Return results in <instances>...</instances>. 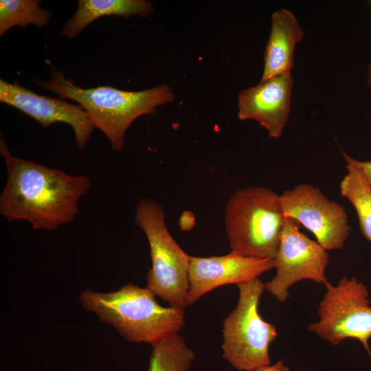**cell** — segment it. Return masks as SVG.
Returning a JSON list of instances; mask_svg holds the SVG:
<instances>
[{
	"instance_id": "obj_1",
	"label": "cell",
	"mask_w": 371,
	"mask_h": 371,
	"mask_svg": "<svg viewBox=\"0 0 371 371\" xmlns=\"http://www.w3.org/2000/svg\"><path fill=\"white\" fill-rule=\"evenodd\" d=\"M0 154L6 168V182L0 195V214L7 221H27L34 230L54 231L72 222L78 202L91 187L89 177L14 156L4 139Z\"/></svg>"
},
{
	"instance_id": "obj_2",
	"label": "cell",
	"mask_w": 371,
	"mask_h": 371,
	"mask_svg": "<svg viewBox=\"0 0 371 371\" xmlns=\"http://www.w3.org/2000/svg\"><path fill=\"white\" fill-rule=\"evenodd\" d=\"M47 63L51 67L49 80L34 79L35 83L55 93L59 98L77 102L87 112L93 126L109 139L113 152L123 149L126 133L136 119L153 114L157 107L172 102L175 97L172 88L166 85L137 91L108 85L83 89L67 79L48 60Z\"/></svg>"
},
{
	"instance_id": "obj_3",
	"label": "cell",
	"mask_w": 371,
	"mask_h": 371,
	"mask_svg": "<svg viewBox=\"0 0 371 371\" xmlns=\"http://www.w3.org/2000/svg\"><path fill=\"white\" fill-rule=\"evenodd\" d=\"M82 306L114 328L126 340L152 346L185 324L184 310L161 306L146 287L131 283L107 293L86 289L79 295Z\"/></svg>"
},
{
	"instance_id": "obj_4",
	"label": "cell",
	"mask_w": 371,
	"mask_h": 371,
	"mask_svg": "<svg viewBox=\"0 0 371 371\" xmlns=\"http://www.w3.org/2000/svg\"><path fill=\"white\" fill-rule=\"evenodd\" d=\"M285 218L280 196L273 190L250 187L236 191L225 210L231 252L274 259Z\"/></svg>"
},
{
	"instance_id": "obj_5",
	"label": "cell",
	"mask_w": 371,
	"mask_h": 371,
	"mask_svg": "<svg viewBox=\"0 0 371 371\" xmlns=\"http://www.w3.org/2000/svg\"><path fill=\"white\" fill-rule=\"evenodd\" d=\"M135 223L147 238L152 267L146 275V288L170 306L184 310L189 289L191 256L170 235L162 206L142 199L135 207Z\"/></svg>"
},
{
	"instance_id": "obj_6",
	"label": "cell",
	"mask_w": 371,
	"mask_h": 371,
	"mask_svg": "<svg viewBox=\"0 0 371 371\" xmlns=\"http://www.w3.org/2000/svg\"><path fill=\"white\" fill-rule=\"evenodd\" d=\"M237 286L238 302L223 322L221 347L223 357L234 368L251 371L270 364L269 348L278 333L259 313L265 283L258 278Z\"/></svg>"
},
{
	"instance_id": "obj_7",
	"label": "cell",
	"mask_w": 371,
	"mask_h": 371,
	"mask_svg": "<svg viewBox=\"0 0 371 371\" xmlns=\"http://www.w3.org/2000/svg\"><path fill=\"white\" fill-rule=\"evenodd\" d=\"M325 285L326 292L317 311L319 320L311 324L308 330L333 346L356 339L370 352L371 306L366 286L346 276L335 286L328 282Z\"/></svg>"
},
{
	"instance_id": "obj_8",
	"label": "cell",
	"mask_w": 371,
	"mask_h": 371,
	"mask_svg": "<svg viewBox=\"0 0 371 371\" xmlns=\"http://www.w3.org/2000/svg\"><path fill=\"white\" fill-rule=\"evenodd\" d=\"M317 241L300 230L299 223L286 217L278 251L274 258L276 273L265 289L280 302L289 297V289L302 280L326 284L328 254Z\"/></svg>"
},
{
	"instance_id": "obj_9",
	"label": "cell",
	"mask_w": 371,
	"mask_h": 371,
	"mask_svg": "<svg viewBox=\"0 0 371 371\" xmlns=\"http://www.w3.org/2000/svg\"><path fill=\"white\" fill-rule=\"evenodd\" d=\"M285 217H290L311 231L326 250L343 247L350 232L344 207L330 201L321 190L302 183L280 195Z\"/></svg>"
},
{
	"instance_id": "obj_10",
	"label": "cell",
	"mask_w": 371,
	"mask_h": 371,
	"mask_svg": "<svg viewBox=\"0 0 371 371\" xmlns=\"http://www.w3.org/2000/svg\"><path fill=\"white\" fill-rule=\"evenodd\" d=\"M0 102L17 109L45 127L56 122L70 125L80 149L85 148L94 129L80 105L68 103L61 98L39 95L16 82L10 83L0 79Z\"/></svg>"
},
{
	"instance_id": "obj_11",
	"label": "cell",
	"mask_w": 371,
	"mask_h": 371,
	"mask_svg": "<svg viewBox=\"0 0 371 371\" xmlns=\"http://www.w3.org/2000/svg\"><path fill=\"white\" fill-rule=\"evenodd\" d=\"M274 267V259L246 256L232 252L221 256H191L187 305H192L217 287L248 282Z\"/></svg>"
},
{
	"instance_id": "obj_12",
	"label": "cell",
	"mask_w": 371,
	"mask_h": 371,
	"mask_svg": "<svg viewBox=\"0 0 371 371\" xmlns=\"http://www.w3.org/2000/svg\"><path fill=\"white\" fill-rule=\"evenodd\" d=\"M293 85L288 71L243 90L238 96V118L256 120L270 137H280L290 113Z\"/></svg>"
},
{
	"instance_id": "obj_13",
	"label": "cell",
	"mask_w": 371,
	"mask_h": 371,
	"mask_svg": "<svg viewBox=\"0 0 371 371\" xmlns=\"http://www.w3.org/2000/svg\"><path fill=\"white\" fill-rule=\"evenodd\" d=\"M304 36V30L291 10L280 8L272 14L260 80L291 71L295 47Z\"/></svg>"
},
{
	"instance_id": "obj_14",
	"label": "cell",
	"mask_w": 371,
	"mask_h": 371,
	"mask_svg": "<svg viewBox=\"0 0 371 371\" xmlns=\"http://www.w3.org/2000/svg\"><path fill=\"white\" fill-rule=\"evenodd\" d=\"M74 16L63 25L62 34L72 39L88 25L104 16H121L127 19L133 16L147 18L153 12V3L147 0H78Z\"/></svg>"
},
{
	"instance_id": "obj_15",
	"label": "cell",
	"mask_w": 371,
	"mask_h": 371,
	"mask_svg": "<svg viewBox=\"0 0 371 371\" xmlns=\"http://www.w3.org/2000/svg\"><path fill=\"white\" fill-rule=\"evenodd\" d=\"M348 173L340 183V192L354 206L363 235L371 243V186L363 172L342 151Z\"/></svg>"
},
{
	"instance_id": "obj_16",
	"label": "cell",
	"mask_w": 371,
	"mask_h": 371,
	"mask_svg": "<svg viewBox=\"0 0 371 371\" xmlns=\"http://www.w3.org/2000/svg\"><path fill=\"white\" fill-rule=\"evenodd\" d=\"M148 371H188L195 359L194 351L179 333L152 346Z\"/></svg>"
},
{
	"instance_id": "obj_17",
	"label": "cell",
	"mask_w": 371,
	"mask_h": 371,
	"mask_svg": "<svg viewBox=\"0 0 371 371\" xmlns=\"http://www.w3.org/2000/svg\"><path fill=\"white\" fill-rule=\"evenodd\" d=\"M39 0H1L0 36L14 26L34 25L38 29L47 26L52 13L39 6Z\"/></svg>"
},
{
	"instance_id": "obj_18",
	"label": "cell",
	"mask_w": 371,
	"mask_h": 371,
	"mask_svg": "<svg viewBox=\"0 0 371 371\" xmlns=\"http://www.w3.org/2000/svg\"><path fill=\"white\" fill-rule=\"evenodd\" d=\"M352 163L356 165L363 172L371 186V161H359L348 156Z\"/></svg>"
},
{
	"instance_id": "obj_19",
	"label": "cell",
	"mask_w": 371,
	"mask_h": 371,
	"mask_svg": "<svg viewBox=\"0 0 371 371\" xmlns=\"http://www.w3.org/2000/svg\"><path fill=\"white\" fill-rule=\"evenodd\" d=\"M251 371H291L282 361H279L272 366H264Z\"/></svg>"
},
{
	"instance_id": "obj_20",
	"label": "cell",
	"mask_w": 371,
	"mask_h": 371,
	"mask_svg": "<svg viewBox=\"0 0 371 371\" xmlns=\"http://www.w3.org/2000/svg\"><path fill=\"white\" fill-rule=\"evenodd\" d=\"M368 86L371 90V58L368 67Z\"/></svg>"
}]
</instances>
